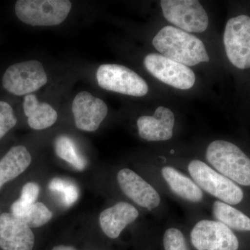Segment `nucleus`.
I'll return each mask as SVG.
<instances>
[{
    "instance_id": "f257e3e1",
    "label": "nucleus",
    "mask_w": 250,
    "mask_h": 250,
    "mask_svg": "<svg viewBox=\"0 0 250 250\" xmlns=\"http://www.w3.org/2000/svg\"><path fill=\"white\" fill-rule=\"evenodd\" d=\"M152 44L161 55L188 67L210 60L200 39L172 26L161 29L153 39Z\"/></svg>"
},
{
    "instance_id": "f03ea898",
    "label": "nucleus",
    "mask_w": 250,
    "mask_h": 250,
    "mask_svg": "<svg viewBox=\"0 0 250 250\" xmlns=\"http://www.w3.org/2000/svg\"><path fill=\"white\" fill-rule=\"evenodd\" d=\"M206 159L210 167L238 185L250 187V158L236 145L216 140L208 145Z\"/></svg>"
},
{
    "instance_id": "7ed1b4c3",
    "label": "nucleus",
    "mask_w": 250,
    "mask_h": 250,
    "mask_svg": "<svg viewBox=\"0 0 250 250\" xmlns=\"http://www.w3.org/2000/svg\"><path fill=\"white\" fill-rule=\"evenodd\" d=\"M188 170L202 191L215 197L217 200L232 206L243 201L244 192L239 185L219 173L204 161L198 159L190 161Z\"/></svg>"
},
{
    "instance_id": "20e7f679",
    "label": "nucleus",
    "mask_w": 250,
    "mask_h": 250,
    "mask_svg": "<svg viewBox=\"0 0 250 250\" xmlns=\"http://www.w3.org/2000/svg\"><path fill=\"white\" fill-rule=\"evenodd\" d=\"M71 9L72 3L68 0H18L15 6L20 21L41 27L62 24Z\"/></svg>"
},
{
    "instance_id": "39448f33",
    "label": "nucleus",
    "mask_w": 250,
    "mask_h": 250,
    "mask_svg": "<svg viewBox=\"0 0 250 250\" xmlns=\"http://www.w3.org/2000/svg\"><path fill=\"white\" fill-rule=\"evenodd\" d=\"M96 79L103 89L134 97L147 95L146 81L132 70L118 64H103L98 67Z\"/></svg>"
},
{
    "instance_id": "423d86ee",
    "label": "nucleus",
    "mask_w": 250,
    "mask_h": 250,
    "mask_svg": "<svg viewBox=\"0 0 250 250\" xmlns=\"http://www.w3.org/2000/svg\"><path fill=\"white\" fill-rule=\"evenodd\" d=\"M161 9L166 19L188 33H202L208 28V16L196 0H163Z\"/></svg>"
},
{
    "instance_id": "0eeeda50",
    "label": "nucleus",
    "mask_w": 250,
    "mask_h": 250,
    "mask_svg": "<svg viewBox=\"0 0 250 250\" xmlns=\"http://www.w3.org/2000/svg\"><path fill=\"white\" fill-rule=\"evenodd\" d=\"M43 65L40 62L29 60L8 67L2 78L3 87L17 96L32 94L47 82Z\"/></svg>"
},
{
    "instance_id": "6e6552de",
    "label": "nucleus",
    "mask_w": 250,
    "mask_h": 250,
    "mask_svg": "<svg viewBox=\"0 0 250 250\" xmlns=\"http://www.w3.org/2000/svg\"><path fill=\"white\" fill-rule=\"evenodd\" d=\"M229 61L241 70L250 68V17L240 15L229 20L223 36Z\"/></svg>"
},
{
    "instance_id": "1a4fd4ad",
    "label": "nucleus",
    "mask_w": 250,
    "mask_h": 250,
    "mask_svg": "<svg viewBox=\"0 0 250 250\" xmlns=\"http://www.w3.org/2000/svg\"><path fill=\"white\" fill-rule=\"evenodd\" d=\"M190 241L197 250H238L239 241L231 229L217 220L197 222L190 231Z\"/></svg>"
},
{
    "instance_id": "9d476101",
    "label": "nucleus",
    "mask_w": 250,
    "mask_h": 250,
    "mask_svg": "<svg viewBox=\"0 0 250 250\" xmlns=\"http://www.w3.org/2000/svg\"><path fill=\"white\" fill-rule=\"evenodd\" d=\"M144 65L153 76L166 84L180 90H188L195 83V73L190 67L159 54H149Z\"/></svg>"
},
{
    "instance_id": "9b49d317",
    "label": "nucleus",
    "mask_w": 250,
    "mask_h": 250,
    "mask_svg": "<svg viewBox=\"0 0 250 250\" xmlns=\"http://www.w3.org/2000/svg\"><path fill=\"white\" fill-rule=\"evenodd\" d=\"M117 180L123 193L142 208L152 210L161 205L159 192L134 170L122 169L117 174Z\"/></svg>"
},
{
    "instance_id": "f8f14e48",
    "label": "nucleus",
    "mask_w": 250,
    "mask_h": 250,
    "mask_svg": "<svg viewBox=\"0 0 250 250\" xmlns=\"http://www.w3.org/2000/svg\"><path fill=\"white\" fill-rule=\"evenodd\" d=\"M72 111L78 129L93 132L100 127L108 113L106 104L87 91L77 94L72 102Z\"/></svg>"
},
{
    "instance_id": "ddd939ff",
    "label": "nucleus",
    "mask_w": 250,
    "mask_h": 250,
    "mask_svg": "<svg viewBox=\"0 0 250 250\" xmlns=\"http://www.w3.org/2000/svg\"><path fill=\"white\" fill-rule=\"evenodd\" d=\"M35 237L31 228L9 213L0 215V248L2 250H32Z\"/></svg>"
},
{
    "instance_id": "4468645a",
    "label": "nucleus",
    "mask_w": 250,
    "mask_h": 250,
    "mask_svg": "<svg viewBox=\"0 0 250 250\" xmlns=\"http://www.w3.org/2000/svg\"><path fill=\"white\" fill-rule=\"evenodd\" d=\"M175 123L173 112L159 106L153 116H143L137 121L138 131L141 139L147 141H166L172 139Z\"/></svg>"
},
{
    "instance_id": "2eb2a0df",
    "label": "nucleus",
    "mask_w": 250,
    "mask_h": 250,
    "mask_svg": "<svg viewBox=\"0 0 250 250\" xmlns=\"http://www.w3.org/2000/svg\"><path fill=\"white\" fill-rule=\"evenodd\" d=\"M139 216V210L131 204L120 202L104 210L100 215V225L105 233L111 239L120 236L122 231Z\"/></svg>"
},
{
    "instance_id": "dca6fc26",
    "label": "nucleus",
    "mask_w": 250,
    "mask_h": 250,
    "mask_svg": "<svg viewBox=\"0 0 250 250\" xmlns=\"http://www.w3.org/2000/svg\"><path fill=\"white\" fill-rule=\"evenodd\" d=\"M163 179L171 191L177 197L191 203H200L204 198V192L192 178L172 166L161 169Z\"/></svg>"
},
{
    "instance_id": "f3484780",
    "label": "nucleus",
    "mask_w": 250,
    "mask_h": 250,
    "mask_svg": "<svg viewBox=\"0 0 250 250\" xmlns=\"http://www.w3.org/2000/svg\"><path fill=\"white\" fill-rule=\"evenodd\" d=\"M23 108L28 118V124L34 129L50 127L58 118L57 111L49 104L40 103L34 94H29L24 97Z\"/></svg>"
},
{
    "instance_id": "a211bd4d",
    "label": "nucleus",
    "mask_w": 250,
    "mask_h": 250,
    "mask_svg": "<svg viewBox=\"0 0 250 250\" xmlns=\"http://www.w3.org/2000/svg\"><path fill=\"white\" fill-rule=\"evenodd\" d=\"M31 156L27 148L22 146L10 149L0 160V177L6 184L23 173L31 163Z\"/></svg>"
},
{
    "instance_id": "6ab92c4d",
    "label": "nucleus",
    "mask_w": 250,
    "mask_h": 250,
    "mask_svg": "<svg viewBox=\"0 0 250 250\" xmlns=\"http://www.w3.org/2000/svg\"><path fill=\"white\" fill-rule=\"evenodd\" d=\"M11 214L25 223L29 228L43 226L53 215L52 211L42 202L28 205L19 199L11 205Z\"/></svg>"
},
{
    "instance_id": "aec40b11",
    "label": "nucleus",
    "mask_w": 250,
    "mask_h": 250,
    "mask_svg": "<svg viewBox=\"0 0 250 250\" xmlns=\"http://www.w3.org/2000/svg\"><path fill=\"white\" fill-rule=\"evenodd\" d=\"M213 217L231 230L250 231V218L232 205L215 200L212 206Z\"/></svg>"
},
{
    "instance_id": "412c9836",
    "label": "nucleus",
    "mask_w": 250,
    "mask_h": 250,
    "mask_svg": "<svg viewBox=\"0 0 250 250\" xmlns=\"http://www.w3.org/2000/svg\"><path fill=\"white\" fill-rule=\"evenodd\" d=\"M56 154L77 170H84L87 161L81 154L73 140L65 135L59 136L54 141Z\"/></svg>"
},
{
    "instance_id": "4be33fe9",
    "label": "nucleus",
    "mask_w": 250,
    "mask_h": 250,
    "mask_svg": "<svg viewBox=\"0 0 250 250\" xmlns=\"http://www.w3.org/2000/svg\"><path fill=\"white\" fill-rule=\"evenodd\" d=\"M49 189L59 197L62 205L70 207L79 197V189L71 181L62 178H54L49 184Z\"/></svg>"
},
{
    "instance_id": "5701e85b",
    "label": "nucleus",
    "mask_w": 250,
    "mask_h": 250,
    "mask_svg": "<svg viewBox=\"0 0 250 250\" xmlns=\"http://www.w3.org/2000/svg\"><path fill=\"white\" fill-rule=\"evenodd\" d=\"M163 242L165 250H190L183 233L177 228L167 229L164 233Z\"/></svg>"
},
{
    "instance_id": "b1692460",
    "label": "nucleus",
    "mask_w": 250,
    "mask_h": 250,
    "mask_svg": "<svg viewBox=\"0 0 250 250\" xmlns=\"http://www.w3.org/2000/svg\"><path fill=\"white\" fill-rule=\"evenodd\" d=\"M17 118L9 103L0 101V139L17 124Z\"/></svg>"
},
{
    "instance_id": "393cba45",
    "label": "nucleus",
    "mask_w": 250,
    "mask_h": 250,
    "mask_svg": "<svg viewBox=\"0 0 250 250\" xmlns=\"http://www.w3.org/2000/svg\"><path fill=\"white\" fill-rule=\"evenodd\" d=\"M40 193V187L35 182H28L23 187L19 200L28 205L36 202Z\"/></svg>"
},
{
    "instance_id": "a878e982",
    "label": "nucleus",
    "mask_w": 250,
    "mask_h": 250,
    "mask_svg": "<svg viewBox=\"0 0 250 250\" xmlns=\"http://www.w3.org/2000/svg\"><path fill=\"white\" fill-rule=\"evenodd\" d=\"M52 250H77V249L72 246H59L54 247Z\"/></svg>"
},
{
    "instance_id": "bb28decb",
    "label": "nucleus",
    "mask_w": 250,
    "mask_h": 250,
    "mask_svg": "<svg viewBox=\"0 0 250 250\" xmlns=\"http://www.w3.org/2000/svg\"><path fill=\"white\" fill-rule=\"evenodd\" d=\"M4 183H3L2 181H1V177H0V188H1V187H3V185H4Z\"/></svg>"
}]
</instances>
